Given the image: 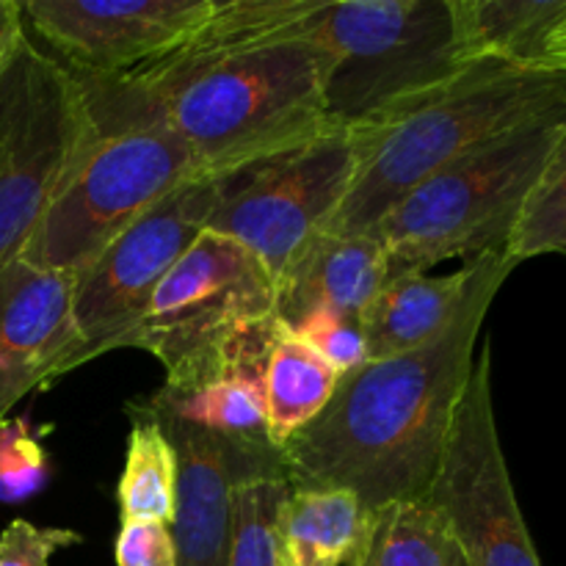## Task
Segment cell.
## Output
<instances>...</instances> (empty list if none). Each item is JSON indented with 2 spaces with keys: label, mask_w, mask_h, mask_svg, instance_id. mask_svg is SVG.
Returning <instances> with one entry per match:
<instances>
[{
  "label": "cell",
  "mask_w": 566,
  "mask_h": 566,
  "mask_svg": "<svg viewBox=\"0 0 566 566\" xmlns=\"http://www.w3.org/2000/svg\"><path fill=\"white\" fill-rule=\"evenodd\" d=\"M547 59H551V66H558V70H566V20L556 28V33L551 36V48H547Z\"/></svg>",
  "instance_id": "29"
},
{
  "label": "cell",
  "mask_w": 566,
  "mask_h": 566,
  "mask_svg": "<svg viewBox=\"0 0 566 566\" xmlns=\"http://www.w3.org/2000/svg\"><path fill=\"white\" fill-rule=\"evenodd\" d=\"M216 0H28L22 22L77 77L114 81L169 55Z\"/></svg>",
  "instance_id": "12"
},
{
  "label": "cell",
  "mask_w": 566,
  "mask_h": 566,
  "mask_svg": "<svg viewBox=\"0 0 566 566\" xmlns=\"http://www.w3.org/2000/svg\"><path fill=\"white\" fill-rule=\"evenodd\" d=\"M291 329L296 332L315 354H321V357H324L340 376L352 374L359 365L368 363L363 321L346 318V315L337 313H326V310H315V313L296 321Z\"/></svg>",
  "instance_id": "26"
},
{
  "label": "cell",
  "mask_w": 566,
  "mask_h": 566,
  "mask_svg": "<svg viewBox=\"0 0 566 566\" xmlns=\"http://www.w3.org/2000/svg\"><path fill=\"white\" fill-rule=\"evenodd\" d=\"M81 352L75 274L11 260L0 269V423L31 392L70 370Z\"/></svg>",
  "instance_id": "14"
},
{
  "label": "cell",
  "mask_w": 566,
  "mask_h": 566,
  "mask_svg": "<svg viewBox=\"0 0 566 566\" xmlns=\"http://www.w3.org/2000/svg\"><path fill=\"white\" fill-rule=\"evenodd\" d=\"M348 566H468L446 514L429 501L374 509Z\"/></svg>",
  "instance_id": "21"
},
{
  "label": "cell",
  "mask_w": 566,
  "mask_h": 566,
  "mask_svg": "<svg viewBox=\"0 0 566 566\" xmlns=\"http://www.w3.org/2000/svg\"><path fill=\"white\" fill-rule=\"evenodd\" d=\"M274 304V280L260 260L205 230L155 287L116 348L153 354L166 370V390H191L263 352L276 318Z\"/></svg>",
  "instance_id": "6"
},
{
  "label": "cell",
  "mask_w": 566,
  "mask_h": 566,
  "mask_svg": "<svg viewBox=\"0 0 566 566\" xmlns=\"http://www.w3.org/2000/svg\"><path fill=\"white\" fill-rule=\"evenodd\" d=\"M216 199L219 177L199 175L182 182L77 271L75 324L81 352L75 368L114 352L171 265L208 230Z\"/></svg>",
  "instance_id": "11"
},
{
  "label": "cell",
  "mask_w": 566,
  "mask_h": 566,
  "mask_svg": "<svg viewBox=\"0 0 566 566\" xmlns=\"http://www.w3.org/2000/svg\"><path fill=\"white\" fill-rule=\"evenodd\" d=\"M88 127L81 81L22 31L0 64V269L22 254Z\"/></svg>",
  "instance_id": "8"
},
{
  "label": "cell",
  "mask_w": 566,
  "mask_h": 566,
  "mask_svg": "<svg viewBox=\"0 0 566 566\" xmlns=\"http://www.w3.org/2000/svg\"><path fill=\"white\" fill-rule=\"evenodd\" d=\"M50 457L25 418L0 423V503H22L44 490Z\"/></svg>",
  "instance_id": "25"
},
{
  "label": "cell",
  "mask_w": 566,
  "mask_h": 566,
  "mask_svg": "<svg viewBox=\"0 0 566 566\" xmlns=\"http://www.w3.org/2000/svg\"><path fill=\"white\" fill-rule=\"evenodd\" d=\"M387 282V249L376 232H321L276 280L274 315L293 326L315 310L363 318L370 298Z\"/></svg>",
  "instance_id": "15"
},
{
  "label": "cell",
  "mask_w": 566,
  "mask_h": 566,
  "mask_svg": "<svg viewBox=\"0 0 566 566\" xmlns=\"http://www.w3.org/2000/svg\"><path fill=\"white\" fill-rule=\"evenodd\" d=\"M153 418L164 426L177 453L171 520L177 566H227L235 490L252 475L285 468L280 448L265 437H227L175 418Z\"/></svg>",
  "instance_id": "13"
},
{
  "label": "cell",
  "mask_w": 566,
  "mask_h": 566,
  "mask_svg": "<svg viewBox=\"0 0 566 566\" xmlns=\"http://www.w3.org/2000/svg\"><path fill=\"white\" fill-rule=\"evenodd\" d=\"M564 127L566 111L470 149L412 188L374 230L387 249V280L506 252Z\"/></svg>",
  "instance_id": "5"
},
{
  "label": "cell",
  "mask_w": 566,
  "mask_h": 566,
  "mask_svg": "<svg viewBox=\"0 0 566 566\" xmlns=\"http://www.w3.org/2000/svg\"><path fill=\"white\" fill-rule=\"evenodd\" d=\"M451 11L459 64L551 66L547 48L566 20V0H451Z\"/></svg>",
  "instance_id": "17"
},
{
  "label": "cell",
  "mask_w": 566,
  "mask_h": 566,
  "mask_svg": "<svg viewBox=\"0 0 566 566\" xmlns=\"http://www.w3.org/2000/svg\"><path fill=\"white\" fill-rule=\"evenodd\" d=\"M368 509L343 490H291L280 514L285 566L352 564Z\"/></svg>",
  "instance_id": "20"
},
{
  "label": "cell",
  "mask_w": 566,
  "mask_h": 566,
  "mask_svg": "<svg viewBox=\"0 0 566 566\" xmlns=\"http://www.w3.org/2000/svg\"><path fill=\"white\" fill-rule=\"evenodd\" d=\"M88 127L53 202L20 260L77 274L122 230L193 177L205 175L191 149L160 122L122 111L83 88Z\"/></svg>",
  "instance_id": "4"
},
{
  "label": "cell",
  "mask_w": 566,
  "mask_h": 566,
  "mask_svg": "<svg viewBox=\"0 0 566 566\" xmlns=\"http://www.w3.org/2000/svg\"><path fill=\"white\" fill-rule=\"evenodd\" d=\"M470 282V260L453 274L390 276L363 313L368 359H387L434 340L453 321Z\"/></svg>",
  "instance_id": "16"
},
{
  "label": "cell",
  "mask_w": 566,
  "mask_h": 566,
  "mask_svg": "<svg viewBox=\"0 0 566 566\" xmlns=\"http://www.w3.org/2000/svg\"><path fill=\"white\" fill-rule=\"evenodd\" d=\"M265 348L249 354L232 365L219 379L205 381L191 390H166L160 387L144 409L160 418H175L199 429L227 437H265L269 440V407H265L263 385Z\"/></svg>",
  "instance_id": "19"
},
{
  "label": "cell",
  "mask_w": 566,
  "mask_h": 566,
  "mask_svg": "<svg viewBox=\"0 0 566 566\" xmlns=\"http://www.w3.org/2000/svg\"><path fill=\"white\" fill-rule=\"evenodd\" d=\"M340 374L315 354L296 332L274 318L265 340L263 385L269 407V440L285 446L296 431L321 415L335 396Z\"/></svg>",
  "instance_id": "18"
},
{
  "label": "cell",
  "mask_w": 566,
  "mask_h": 566,
  "mask_svg": "<svg viewBox=\"0 0 566 566\" xmlns=\"http://www.w3.org/2000/svg\"><path fill=\"white\" fill-rule=\"evenodd\" d=\"M285 468L252 475L235 490L227 566H285L280 514L291 495Z\"/></svg>",
  "instance_id": "23"
},
{
  "label": "cell",
  "mask_w": 566,
  "mask_h": 566,
  "mask_svg": "<svg viewBox=\"0 0 566 566\" xmlns=\"http://www.w3.org/2000/svg\"><path fill=\"white\" fill-rule=\"evenodd\" d=\"M133 426L127 434L125 468H122L116 501L119 523H166L175 520L177 453L164 426L142 407L130 403Z\"/></svg>",
  "instance_id": "22"
},
{
  "label": "cell",
  "mask_w": 566,
  "mask_h": 566,
  "mask_svg": "<svg viewBox=\"0 0 566 566\" xmlns=\"http://www.w3.org/2000/svg\"><path fill=\"white\" fill-rule=\"evenodd\" d=\"M22 31H25V28H22ZM11 44H14V42H11ZM11 44H3V48H0V64H3V59H6V53H9Z\"/></svg>",
  "instance_id": "30"
},
{
  "label": "cell",
  "mask_w": 566,
  "mask_h": 566,
  "mask_svg": "<svg viewBox=\"0 0 566 566\" xmlns=\"http://www.w3.org/2000/svg\"><path fill=\"white\" fill-rule=\"evenodd\" d=\"M116 566H177V545L166 523H122L114 545Z\"/></svg>",
  "instance_id": "28"
},
{
  "label": "cell",
  "mask_w": 566,
  "mask_h": 566,
  "mask_svg": "<svg viewBox=\"0 0 566 566\" xmlns=\"http://www.w3.org/2000/svg\"><path fill=\"white\" fill-rule=\"evenodd\" d=\"M302 33L326 55V119L352 127L440 86L459 64L451 0H318Z\"/></svg>",
  "instance_id": "7"
},
{
  "label": "cell",
  "mask_w": 566,
  "mask_h": 566,
  "mask_svg": "<svg viewBox=\"0 0 566 566\" xmlns=\"http://www.w3.org/2000/svg\"><path fill=\"white\" fill-rule=\"evenodd\" d=\"M352 177V136L346 127H329L219 177L208 232L252 252L276 285L298 252L332 224Z\"/></svg>",
  "instance_id": "9"
},
{
  "label": "cell",
  "mask_w": 566,
  "mask_h": 566,
  "mask_svg": "<svg viewBox=\"0 0 566 566\" xmlns=\"http://www.w3.org/2000/svg\"><path fill=\"white\" fill-rule=\"evenodd\" d=\"M72 528H42L28 520H11L0 531V566H50L53 553L81 545Z\"/></svg>",
  "instance_id": "27"
},
{
  "label": "cell",
  "mask_w": 566,
  "mask_h": 566,
  "mask_svg": "<svg viewBox=\"0 0 566 566\" xmlns=\"http://www.w3.org/2000/svg\"><path fill=\"white\" fill-rule=\"evenodd\" d=\"M423 501L440 509L468 566H542L514 495L492 403L490 343L475 354L464 396Z\"/></svg>",
  "instance_id": "10"
},
{
  "label": "cell",
  "mask_w": 566,
  "mask_h": 566,
  "mask_svg": "<svg viewBox=\"0 0 566 566\" xmlns=\"http://www.w3.org/2000/svg\"><path fill=\"white\" fill-rule=\"evenodd\" d=\"M514 269L506 252L473 258L468 293L434 340L340 376L318 418L280 448L293 490L352 492L368 512L423 501L473 374L486 313Z\"/></svg>",
  "instance_id": "2"
},
{
  "label": "cell",
  "mask_w": 566,
  "mask_h": 566,
  "mask_svg": "<svg viewBox=\"0 0 566 566\" xmlns=\"http://www.w3.org/2000/svg\"><path fill=\"white\" fill-rule=\"evenodd\" d=\"M318 0H216L169 55L114 81L77 77L92 97L160 122L205 175L224 177L329 130V55L302 33Z\"/></svg>",
  "instance_id": "1"
},
{
  "label": "cell",
  "mask_w": 566,
  "mask_h": 566,
  "mask_svg": "<svg viewBox=\"0 0 566 566\" xmlns=\"http://www.w3.org/2000/svg\"><path fill=\"white\" fill-rule=\"evenodd\" d=\"M506 254L517 265L542 254H566V127L520 213Z\"/></svg>",
  "instance_id": "24"
},
{
  "label": "cell",
  "mask_w": 566,
  "mask_h": 566,
  "mask_svg": "<svg viewBox=\"0 0 566 566\" xmlns=\"http://www.w3.org/2000/svg\"><path fill=\"white\" fill-rule=\"evenodd\" d=\"M564 111L566 70L506 61L468 64L440 86L346 127L354 177L326 232H374L412 188L442 166Z\"/></svg>",
  "instance_id": "3"
}]
</instances>
